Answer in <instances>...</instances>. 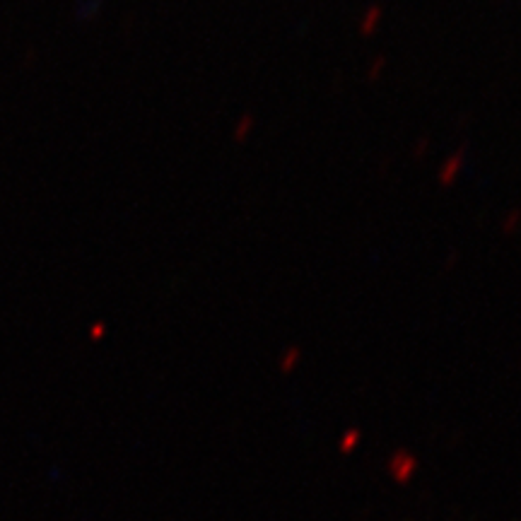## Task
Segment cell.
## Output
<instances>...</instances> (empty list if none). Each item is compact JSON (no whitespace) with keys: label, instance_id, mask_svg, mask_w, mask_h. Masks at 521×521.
Here are the masks:
<instances>
[{"label":"cell","instance_id":"cell-1","mask_svg":"<svg viewBox=\"0 0 521 521\" xmlns=\"http://www.w3.org/2000/svg\"><path fill=\"white\" fill-rule=\"evenodd\" d=\"M463 167H466V150H463V147H458V150H454L444 162L439 164V172H437L439 186H444V189L454 186L456 181L461 179Z\"/></svg>","mask_w":521,"mask_h":521},{"label":"cell","instance_id":"cell-2","mask_svg":"<svg viewBox=\"0 0 521 521\" xmlns=\"http://www.w3.org/2000/svg\"><path fill=\"white\" fill-rule=\"evenodd\" d=\"M382 17H384L382 5H367V10L360 17V32L367 34V37H370V34H375L379 22H382Z\"/></svg>","mask_w":521,"mask_h":521},{"label":"cell","instance_id":"cell-3","mask_svg":"<svg viewBox=\"0 0 521 521\" xmlns=\"http://www.w3.org/2000/svg\"><path fill=\"white\" fill-rule=\"evenodd\" d=\"M253 128H256V118H253V114L239 116V118H237V123H234V128H232V140H234V143H239V145L246 143V140L251 138Z\"/></svg>","mask_w":521,"mask_h":521},{"label":"cell","instance_id":"cell-4","mask_svg":"<svg viewBox=\"0 0 521 521\" xmlns=\"http://www.w3.org/2000/svg\"><path fill=\"white\" fill-rule=\"evenodd\" d=\"M299 360H302V350L297 345H290L280 353V360H277V367H280L282 375H292L299 367Z\"/></svg>","mask_w":521,"mask_h":521},{"label":"cell","instance_id":"cell-5","mask_svg":"<svg viewBox=\"0 0 521 521\" xmlns=\"http://www.w3.org/2000/svg\"><path fill=\"white\" fill-rule=\"evenodd\" d=\"M384 70H387V58H384V56H377V58L372 61V65L367 68V77L375 82V80H379V77H382Z\"/></svg>","mask_w":521,"mask_h":521},{"label":"cell","instance_id":"cell-6","mask_svg":"<svg viewBox=\"0 0 521 521\" xmlns=\"http://www.w3.org/2000/svg\"><path fill=\"white\" fill-rule=\"evenodd\" d=\"M517 222H519V211H512V213L507 215L505 222L500 225V227H502V232H505V234H512L514 227H517Z\"/></svg>","mask_w":521,"mask_h":521},{"label":"cell","instance_id":"cell-7","mask_svg":"<svg viewBox=\"0 0 521 521\" xmlns=\"http://www.w3.org/2000/svg\"><path fill=\"white\" fill-rule=\"evenodd\" d=\"M427 145H429V140H427V138H420V140H418V145H415V157H422V150H427Z\"/></svg>","mask_w":521,"mask_h":521}]
</instances>
